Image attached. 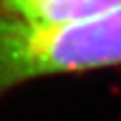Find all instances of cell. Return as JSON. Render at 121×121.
Segmentation results:
<instances>
[{"mask_svg": "<svg viewBox=\"0 0 121 121\" xmlns=\"http://www.w3.org/2000/svg\"><path fill=\"white\" fill-rule=\"evenodd\" d=\"M121 66V8L66 24L0 10V98L26 82Z\"/></svg>", "mask_w": 121, "mask_h": 121, "instance_id": "obj_1", "label": "cell"}, {"mask_svg": "<svg viewBox=\"0 0 121 121\" xmlns=\"http://www.w3.org/2000/svg\"><path fill=\"white\" fill-rule=\"evenodd\" d=\"M119 8L121 0H0V10L37 24L78 22Z\"/></svg>", "mask_w": 121, "mask_h": 121, "instance_id": "obj_2", "label": "cell"}]
</instances>
